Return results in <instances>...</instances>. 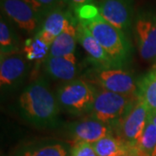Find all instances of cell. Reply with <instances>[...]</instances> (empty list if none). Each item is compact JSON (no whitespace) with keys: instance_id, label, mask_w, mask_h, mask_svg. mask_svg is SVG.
<instances>
[{"instance_id":"22","label":"cell","mask_w":156,"mask_h":156,"mask_svg":"<svg viewBox=\"0 0 156 156\" xmlns=\"http://www.w3.org/2000/svg\"><path fill=\"white\" fill-rule=\"evenodd\" d=\"M44 19L52 11L67 5L66 0H26Z\"/></svg>"},{"instance_id":"16","label":"cell","mask_w":156,"mask_h":156,"mask_svg":"<svg viewBox=\"0 0 156 156\" xmlns=\"http://www.w3.org/2000/svg\"><path fill=\"white\" fill-rule=\"evenodd\" d=\"M97 156H129L134 154V147L112 134L93 144Z\"/></svg>"},{"instance_id":"21","label":"cell","mask_w":156,"mask_h":156,"mask_svg":"<svg viewBox=\"0 0 156 156\" xmlns=\"http://www.w3.org/2000/svg\"><path fill=\"white\" fill-rule=\"evenodd\" d=\"M19 156H69L67 147L60 143L48 144L22 152Z\"/></svg>"},{"instance_id":"26","label":"cell","mask_w":156,"mask_h":156,"mask_svg":"<svg viewBox=\"0 0 156 156\" xmlns=\"http://www.w3.org/2000/svg\"><path fill=\"white\" fill-rule=\"evenodd\" d=\"M152 156H156V147H155V149L154 150V152H153V154H152Z\"/></svg>"},{"instance_id":"25","label":"cell","mask_w":156,"mask_h":156,"mask_svg":"<svg viewBox=\"0 0 156 156\" xmlns=\"http://www.w3.org/2000/svg\"><path fill=\"white\" fill-rule=\"evenodd\" d=\"M150 120H151V122H152L154 123V125L156 126V113L151 115Z\"/></svg>"},{"instance_id":"23","label":"cell","mask_w":156,"mask_h":156,"mask_svg":"<svg viewBox=\"0 0 156 156\" xmlns=\"http://www.w3.org/2000/svg\"><path fill=\"white\" fill-rule=\"evenodd\" d=\"M69 156H97L93 144L88 142H76Z\"/></svg>"},{"instance_id":"2","label":"cell","mask_w":156,"mask_h":156,"mask_svg":"<svg viewBox=\"0 0 156 156\" xmlns=\"http://www.w3.org/2000/svg\"><path fill=\"white\" fill-rule=\"evenodd\" d=\"M18 103L25 119L37 126L52 125L57 119L58 101L44 79L30 84L20 95Z\"/></svg>"},{"instance_id":"6","label":"cell","mask_w":156,"mask_h":156,"mask_svg":"<svg viewBox=\"0 0 156 156\" xmlns=\"http://www.w3.org/2000/svg\"><path fill=\"white\" fill-rule=\"evenodd\" d=\"M2 15L25 33H37L43 18L26 0H1Z\"/></svg>"},{"instance_id":"10","label":"cell","mask_w":156,"mask_h":156,"mask_svg":"<svg viewBox=\"0 0 156 156\" xmlns=\"http://www.w3.org/2000/svg\"><path fill=\"white\" fill-rule=\"evenodd\" d=\"M28 69L26 57L20 53L1 56L0 85L1 88H11L19 83Z\"/></svg>"},{"instance_id":"15","label":"cell","mask_w":156,"mask_h":156,"mask_svg":"<svg viewBox=\"0 0 156 156\" xmlns=\"http://www.w3.org/2000/svg\"><path fill=\"white\" fill-rule=\"evenodd\" d=\"M77 42V19H74L54 40L49 56H63L75 53Z\"/></svg>"},{"instance_id":"19","label":"cell","mask_w":156,"mask_h":156,"mask_svg":"<svg viewBox=\"0 0 156 156\" xmlns=\"http://www.w3.org/2000/svg\"><path fill=\"white\" fill-rule=\"evenodd\" d=\"M155 147L156 126L149 119L139 141L135 145L134 153L137 156H152Z\"/></svg>"},{"instance_id":"13","label":"cell","mask_w":156,"mask_h":156,"mask_svg":"<svg viewBox=\"0 0 156 156\" xmlns=\"http://www.w3.org/2000/svg\"><path fill=\"white\" fill-rule=\"evenodd\" d=\"M78 43L82 45L87 54L98 65L102 68H113L115 62L107 54L100 44L95 40L87 27L77 20Z\"/></svg>"},{"instance_id":"18","label":"cell","mask_w":156,"mask_h":156,"mask_svg":"<svg viewBox=\"0 0 156 156\" xmlns=\"http://www.w3.org/2000/svg\"><path fill=\"white\" fill-rule=\"evenodd\" d=\"M20 41L16 30L4 15L0 17V52L1 56L19 53Z\"/></svg>"},{"instance_id":"17","label":"cell","mask_w":156,"mask_h":156,"mask_svg":"<svg viewBox=\"0 0 156 156\" xmlns=\"http://www.w3.org/2000/svg\"><path fill=\"white\" fill-rule=\"evenodd\" d=\"M137 98L148 108L151 115L156 113V66L137 82Z\"/></svg>"},{"instance_id":"24","label":"cell","mask_w":156,"mask_h":156,"mask_svg":"<svg viewBox=\"0 0 156 156\" xmlns=\"http://www.w3.org/2000/svg\"><path fill=\"white\" fill-rule=\"evenodd\" d=\"M67 3L76 11L83 6L91 5L95 0H66Z\"/></svg>"},{"instance_id":"8","label":"cell","mask_w":156,"mask_h":156,"mask_svg":"<svg viewBox=\"0 0 156 156\" xmlns=\"http://www.w3.org/2000/svg\"><path fill=\"white\" fill-rule=\"evenodd\" d=\"M96 8L102 18L125 34L133 27L134 0H99Z\"/></svg>"},{"instance_id":"27","label":"cell","mask_w":156,"mask_h":156,"mask_svg":"<svg viewBox=\"0 0 156 156\" xmlns=\"http://www.w3.org/2000/svg\"><path fill=\"white\" fill-rule=\"evenodd\" d=\"M129 156H137V155H136V154H135V153H134V154H130Z\"/></svg>"},{"instance_id":"11","label":"cell","mask_w":156,"mask_h":156,"mask_svg":"<svg viewBox=\"0 0 156 156\" xmlns=\"http://www.w3.org/2000/svg\"><path fill=\"white\" fill-rule=\"evenodd\" d=\"M74 19L72 14L65 10L64 7L56 9L44 18L41 27L35 35L39 37L45 44L51 46L54 40Z\"/></svg>"},{"instance_id":"4","label":"cell","mask_w":156,"mask_h":156,"mask_svg":"<svg viewBox=\"0 0 156 156\" xmlns=\"http://www.w3.org/2000/svg\"><path fill=\"white\" fill-rule=\"evenodd\" d=\"M132 29L140 57L147 62L156 61V11H139Z\"/></svg>"},{"instance_id":"3","label":"cell","mask_w":156,"mask_h":156,"mask_svg":"<svg viewBox=\"0 0 156 156\" xmlns=\"http://www.w3.org/2000/svg\"><path fill=\"white\" fill-rule=\"evenodd\" d=\"M137 95H125L101 89L95 92L92 105L93 117L101 122L110 125L119 121L133 106Z\"/></svg>"},{"instance_id":"14","label":"cell","mask_w":156,"mask_h":156,"mask_svg":"<svg viewBox=\"0 0 156 156\" xmlns=\"http://www.w3.org/2000/svg\"><path fill=\"white\" fill-rule=\"evenodd\" d=\"M44 63L45 71L52 78L65 83L75 80L77 72L75 53L63 56H48Z\"/></svg>"},{"instance_id":"28","label":"cell","mask_w":156,"mask_h":156,"mask_svg":"<svg viewBox=\"0 0 156 156\" xmlns=\"http://www.w3.org/2000/svg\"><path fill=\"white\" fill-rule=\"evenodd\" d=\"M155 66H156V64H155Z\"/></svg>"},{"instance_id":"12","label":"cell","mask_w":156,"mask_h":156,"mask_svg":"<svg viewBox=\"0 0 156 156\" xmlns=\"http://www.w3.org/2000/svg\"><path fill=\"white\" fill-rule=\"evenodd\" d=\"M70 132L76 142H88L90 144H94L107 135L112 134L109 125L95 118L73 123L70 126Z\"/></svg>"},{"instance_id":"20","label":"cell","mask_w":156,"mask_h":156,"mask_svg":"<svg viewBox=\"0 0 156 156\" xmlns=\"http://www.w3.org/2000/svg\"><path fill=\"white\" fill-rule=\"evenodd\" d=\"M50 49V46L45 44L37 35H35L33 38L30 39L25 44L23 47V52L24 56L27 59L39 62L46 60V58L49 56Z\"/></svg>"},{"instance_id":"7","label":"cell","mask_w":156,"mask_h":156,"mask_svg":"<svg viewBox=\"0 0 156 156\" xmlns=\"http://www.w3.org/2000/svg\"><path fill=\"white\" fill-rule=\"evenodd\" d=\"M150 116L148 108L142 101L136 98L133 106L119 120L118 137L129 146L135 147Z\"/></svg>"},{"instance_id":"9","label":"cell","mask_w":156,"mask_h":156,"mask_svg":"<svg viewBox=\"0 0 156 156\" xmlns=\"http://www.w3.org/2000/svg\"><path fill=\"white\" fill-rule=\"evenodd\" d=\"M101 88L120 95H136L137 83L131 73L122 69L102 68L95 75Z\"/></svg>"},{"instance_id":"1","label":"cell","mask_w":156,"mask_h":156,"mask_svg":"<svg viewBox=\"0 0 156 156\" xmlns=\"http://www.w3.org/2000/svg\"><path fill=\"white\" fill-rule=\"evenodd\" d=\"M77 20L87 27L95 40L114 61L124 60L129 51L126 34L102 18L96 6L91 5L76 10Z\"/></svg>"},{"instance_id":"5","label":"cell","mask_w":156,"mask_h":156,"mask_svg":"<svg viewBox=\"0 0 156 156\" xmlns=\"http://www.w3.org/2000/svg\"><path fill=\"white\" fill-rule=\"evenodd\" d=\"M94 89L82 79H75L57 89L58 103L71 113H82L92 108L95 100Z\"/></svg>"}]
</instances>
